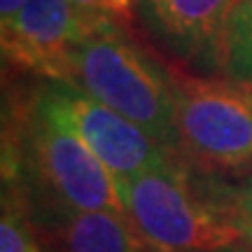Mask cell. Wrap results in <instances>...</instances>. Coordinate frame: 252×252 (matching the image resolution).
<instances>
[{"label":"cell","mask_w":252,"mask_h":252,"mask_svg":"<svg viewBox=\"0 0 252 252\" xmlns=\"http://www.w3.org/2000/svg\"><path fill=\"white\" fill-rule=\"evenodd\" d=\"M126 217L152 252H229L243 236L224 185L198 187L180 161L119 180Z\"/></svg>","instance_id":"6da1fadb"},{"label":"cell","mask_w":252,"mask_h":252,"mask_svg":"<svg viewBox=\"0 0 252 252\" xmlns=\"http://www.w3.org/2000/svg\"><path fill=\"white\" fill-rule=\"evenodd\" d=\"M75 87L180 152L171 75L159 68L115 19H96L72 56Z\"/></svg>","instance_id":"7a4b0ae2"},{"label":"cell","mask_w":252,"mask_h":252,"mask_svg":"<svg viewBox=\"0 0 252 252\" xmlns=\"http://www.w3.org/2000/svg\"><path fill=\"white\" fill-rule=\"evenodd\" d=\"M180 152L208 171L252 161V82L171 75Z\"/></svg>","instance_id":"3957f363"},{"label":"cell","mask_w":252,"mask_h":252,"mask_svg":"<svg viewBox=\"0 0 252 252\" xmlns=\"http://www.w3.org/2000/svg\"><path fill=\"white\" fill-rule=\"evenodd\" d=\"M26 150L24 163H31L40 191L47 196L45 210H108L126 215L119 180L89 150L70 126L33 110L24 122Z\"/></svg>","instance_id":"277c9868"},{"label":"cell","mask_w":252,"mask_h":252,"mask_svg":"<svg viewBox=\"0 0 252 252\" xmlns=\"http://www.w3.org/2000/svg\"><path fill=\"white\" fill-rule=\"evenodd\" d=\"M35 108L70 126L117 180L166 168L178 157L124 115L91 98L75 84L52 82L35 96Z\"/></svg>","instance_id":"5b68a950"},{"label":"cell","mask_w":252,"mask_h":252,"mask_svg":"<svg viewBox=\"0 0 252 252\" xmlns=\"http://www.w3.org/2000/svg\"><path fill=\"white\" fill-rule=\"evenodd\" d=\"M96 19L72 0H26L14 24L2 31V54L24 70L72 84V56Z\"/></svg>","instance_id":"8992f818"},{"label":"cell","mask_w":252,"mask_h":252,"mask_svg":"<svg viewBox=\"0 0 252 252\" xmlns=\"http://www.w3.org/2000/svg\"><path fill=\"white\" fill-rule=\"evenodd\" d=\"M163 45L201 68L224 70L226 28L238 0H135Z\"/></svg>","instance_id":"52a82bcc"},{"label":"cell","mask_w":252,"mask_h":252,"mask_svg":"<svg viewBox=\"0 0 252 252\" xmlns=\"http://www.w3.org/2000/svg\"><path fill=\"white\" fill-rule=\"evenodd\" d=\"M45 234L49 252H147L128 217L108 210H56Z\"/></svg>","instance_id":"ba28073f"},{"label":"cell","mask_w":252,"mask_h":252,"mask_svg":"<svg viewBox=\"0 0 252 252\" xmlns=\"http://www.w3.org/2000/svg\"><path fill=\"white\" fill-rule=\"evenodd\" d=\"M2 217H0V252H40L35 231L28 222V198L19 182H2Z\"/></svg>","instance_id":"9c48e42d"},{"label":"cell","mask_w":252,"mask_h":252,"mask_svg":"<svg viewBox=\"0 0 252 252\" xmlns=\"http://www.w3.org/2000/svg\"><path fill=\"white\" fill-rule=\"evenodd\" d=\"M224 72L231 80L252 82V0H238L226 28Z\"/></svg>","instance_id":"30bf717a"},{"label":"cell","mask_w":252,"mask_h":252,"mask_svg":"<svg viewBox=\"0 0 252 252\" xmlns=\"http://www.w3.org/2000/svg\"><path fill=\"white\" fill-rule=\"evenodd\" d=\"M224 194L231 217H234L236 226L243 236V245L248 250H252V175L245 178L236 187H226L224 185Z\"/></svg>","instance_id":"8fae6325"},{"label":"cell","mask_w":252,"mask_h":252,"mask_svg":"<svg viewBox=\"0 0 252 252\" xmlns=\"http://www.w3.org/2000/svg\"><path fill=\"white\" fill-rule=\"evenodd\" d=\"M72 5L89 17L115 19V21L133 17V0H72Z\"/></svg>","instance_id":"7c38bea8"},{"label":"cell","mask_w":252,"mask_h":252,"mask_svg":"<svg viewBox=\"0 0 252 252\" xmlns=\"http://www.w3.org/2000/svg\"><path fill=\"white\" fill-rule=\"evenodd\" d=\"M24 5H26V0H0V33L14 24V19L19 17Z\"/></svg>","instance_id":"4fadbf2b"},{"label":"cell","mask_w":252,"mask_h":252,"mask_svg":"<svg viewBox=\"0 0 252 252\" xmlns=\"http://www.w3.org/2000/svg\"><path fill=\"white\" fill-rule=\"evenodd\" d=\"M229 252H252V250H248V248L243 245V248H234V250H229Z\"/></svg>","instance_id":"5bb4252c"}]
</instances>
